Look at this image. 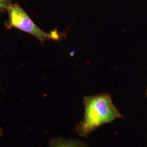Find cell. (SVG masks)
Masks as SVG:
<instances>
[{
	"label": "cell",
	"instance_id": "1",
	"mask_svg": "<svg viewBox=\"0 0 147 147\" xmlns=\"http://www.w3.org/2000/svg\"><path fill=\"white\" fill-rule=\"evenodd\" d=\"M83 103L84 116L75 127V131L80 136L87 137L101 126L118 118H124V116L114 105L109 94L86 96Z\"/></svg>",
	"mask_w": 147,
	"mask_h": 147
},
{
	"label": "cell",
	"instance_id": "2",
	"mask_svg": "<svg viewBox=\"0 0 147 147\" xmlns=\"http://www.w3.org/2000/svg\"><path fill=\"white\" fill-rule=\"evenodd\" d=\"M7 11L8 13V24L10 27L31 34L42 44L49 39L58 40L60 39L61 36L57 31L47 33L37 26L18 3H12Z\"/></svg>",
	"mask_w": 147,
	"mask_h": 147
},
{
	"label": "cell",
	"instance_id": "4",
	"mask_svg": "<svg viewBox=\"0 0 147 147\" xmlns=\"http://www.w3.org/2000/svg\"><path fill=\"white\" fill-rule=\"evenodd\" d=\"M13 0H0V11H7L12 4Z\"/></svg>",
	"mask_w": 147,
	"mask_h": 147
},
{
	"label": "cell",
	"instance_id": "3",
	"mask_svg": "<svg viewBox=\"0 0 147 147\" xmlns=\"http://www.w3.org/2000/svg\"><path fill=\"white\" fill-rule=\"evenodd\" d=\"M50 147H88V146L83 141L56 138L50 141Z\"/></svg>",
	"mask_w": 147,
	"mask_h": 147
},
{
	"label": "cell",
	"instance_id": "5",
	"mask_svg": "<svg viewBox=\"0 0 147 147\" xmlns=\"http://www.w3.org/2000/svg\"><path fill=\"white\" fill-rule=\"evenodd\" d=\"M146 94H147V92H146Z\"/></svg>",
	"mask_w": 147,
	"mask_h": 147
}]
</instances>
